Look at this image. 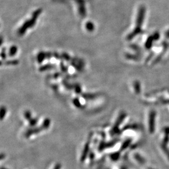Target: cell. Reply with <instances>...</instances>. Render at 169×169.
I'll list each match as a JSON object with an SVG mask.
<instances>
[{
    "mask_svg": "<svg viewBox=\"0 0 169 169\" xmlns=\"http://www.w3.org/2000/svg\"><path fill=\"white\" fill-rule=\"evenodd\" d=\"M25 117L26 119H27L28 120H30L31 119V113H30V112L29 111H26L25 113Z\"/></svg>",
    "mask_w": 169,
    "mask_h": 169,
    "instance_id": "obj_7",
    "label": "cell"
},
{
    "mask_svg": "<svg viewBox=\"0 0 169 169\" xmlns=\"http://www.w3.org/2000/svg\"><path fill=\"white\" fill-rule=\"evenodd\" d=\"M76 92L77 93H80L81 92V89H80V86L79 85H77L76 87Z\"/></svg>",
    "mask_w": 169,
    "mask_h": 169,
    "instance_id": "obj_10",
    "label": "cell"
},
{
    "mask_svg": "<svg viewBox=\"0 0 169 169\" xmlns=\"http://www.w3.org/2000/svg\"><path fill=\"white\" fill-rule=\"evenodd\" d=\"M50 125V120L49 119H46L43 122V128H48Z\"/></svg>",
    "mask_w": 169,
    "mask_h": 169,
    "instance_id": "obj_5",
    "label": "cell"
},
{
    "mask_svg": "<svg viewBox=\"0 0 169 169\" xmlns=\"http://www.w3.org/2000/svg\"><path fill=\"white\" fill-rule=\"evenodd\" d=\"M17 52V48L16 46H13L9 51V55L10 56H14L16 54V53Z\"/></svg>",
    "mask_w": 169,
    "mask_h": 169,
    "instance_id": "obj_3",
    "label": "cell"
},
{
    "mask_svg": "<svg viewBox=\"0 0 169 169\" xmlns=\"http://www.w3.org/2000/svg\"><path fill=\"white\" fill-rule=\"evenodd\" d=\"M1 57L3 58V59H5L6 58V53H5V51L3 49L1 52Z\"/></svg>",
    "mask_w": 169,
    "mask_h": 169,
    "instance_id": "obj_11",
    "label": "cell"
},
{
    "mask_svg": "<svg viewBox=\"0 0 169 169\" xmlns=\"http://www.w3.org/2000/svg\"><path fill=\"white\" fill-rule=\"evenodd\" d=\"M6 113V108L3 107L2 108H1V120H2L3 117L5 116Z\"/></svg>",
    "mask_w": 169,
    "mask_h": 169,
    "instance_id": "obj_6",
    "label": "cell"
},
{
    "mask_svg": "<svg viewBox=\"0 0 169 169\" xmlns=\"http://www.w3.org/2000/svg\"><path fill=\"white\" fill-rule=\"evenodd\" d=\"M86 28L89 30H92L94 29L93 25L92 23H89L87 24V25H86Z\"/></svg>",
    "mask_w": 169,
    "mask_h": 169,
    "instance_id": "obj_8",
    "label": "cell"
},
{
    "mask_svg": "<svg viewBox=\"0 0 169 169\" xmlns=\"http://www.w3.org/2000/svg\"><path fill=\"white\" fill-rule=\"evenodd\" d=\"M18 61L17 60H12V61H8L5 63L6 65H15L18 64Z\"/></svg>",
    "mask_w": 169,
    "mask_h": 169,
    "instance_id": "obj_4",
    "label": "cell"
},
{
    "mask_svg": "<svg viewBox=\"0 0 169 169\" xmlns=\"http://www.w3.org/2000/svg\"><path fill=\"white\" fill-rule=\"evenodd\" d=\"M41 10L40 11H37L36 12H35L33 16H32V19L30 21H27V22L25 23L23 25L22 28H20L19 30V33L20 35H23L25 33V31L28 29L29 27H32L34 24L36 22V20L37 19V17L39 15V14L40 13Z\"/></svg>",
    "mask_w": 169,
    "mask_h": 169,
    "instance_id": "obj_1",
    "label": "cell"
},
{
    "mask_svg": "<svg viewBox=\"0 0 169 169\" xmlns=\"http://www.w3.org/2000/svg\"><path fill=\"white\" fill-rule=\"evenodd\" d=\"M55 67V65L52 64H47L44 65V66H43L41 68L39 69L40 70L42 71L47 70H49V69H52V68H54V67Z\"/></svg>",
    "mask_w": 169,
    "mask_h": 169,
    "instance_id": "obj_2",
    "label": "cell"
},
{
    "mask_svg": "<svg viewBox=\"0 0 169 169\" xmlns=\"http://www.w3.org/2000/svg\"><path fill=\"white\" fill-rule=\"evenodd\" d=\"M30 121V125L31 124V125H36V124L37 123V120L36 119H31L30 120H29Z\"/></svg>",
    "mask_w": 169,
    "mask_h": 169,
    "instance_id": "obj_9",
    "label": "cell"
}]
</instances>
